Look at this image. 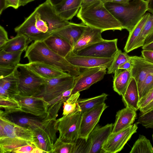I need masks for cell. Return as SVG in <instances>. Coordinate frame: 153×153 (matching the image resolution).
<instances>
[{"label": "cell", "mask_w": 153, "mask_h": 153, "mask_svg": "<svg viewBox=\"0 0 153 153\" xmlns=\"http://www.w3.org/2000/svg\"><path fill=\"white\" fill-rule=\"evenodd\" d=\"M71 23L60 17L54 7L46 1L37 7L14 30L17 34L25 35L32 41H43Z\"/></svg>", "instance_id": "6da1fadb"}, {"label": "cell", "mask_w": 153, "mask_h": 153, "mask_svg": "<svg viewBox=\"0 0 153 153\" xmlns=\"http://www.w3.org/2000/svg\"><path fill=\"white\" fill-rule=\"evenodd\" d=\"M76 16L86 25L100 30L102 32L123 29L120 23L100 0L81 6Z\"/></svg>", "instance_id": "7a4b0ae2"}, {"label": "cell", "mask_w": 153, "mask_h": 153, "mask_svg": "<svg viewBox=\"0 0 153 153\" xmlns=\"http://www.w3.org/2000/svg\"><path fill=\"white\" fill-rule=\"evenodd\" d=\"M29 62H42L66 72L75 77L81 72V68L75 66L66 59L56 54L43 41H34L25 51L24 56Z\"/></svg>", "instance_id": "3957f363"}, {"label": "cell", "mask_w": 153, "mask_h": 153, "mask_svg": "<svg viewBox=\"0 0 153 153\" xmlns=\"http://www.w3.org/2000/svg\"><path fill=\"white\" fill-rule=\"evenodd\" d=\"M107 9L120 23L123 29L129 32L140 21L148 10V1L132 0L126 4L106 2Z\"/></svg>", "instance_id": "277c9868"}, {"label": "cell", "mask_w": 153, "mask_h": 153, "mask_svg": "<svg viewBox=\"0 0 153 153\" xmlns=\"http://www.w3.org/2000/svg\"><path fill=\"white\" fill-rule=\"evenodd\" d=\"M60 108L57 104L50 105L48 108V119L41 126L32 130L35 138L34 142L45 153H53L58 131L56 118Z\"/></svg>", "instance_id": "5b68a950"}, {"label": "cell", "mask_w": 153, "mask_h": 153, "mask_svg": "<svg viewBox=\"0 0 153 153\" xmlns=\"http://www.w3.org/2000/svg\"><path fill=\"white\" fill-rule=\"evenodd\" d=\"M75 77L70 75L56 78L45 79V82L41 92L36 97H41L50 105L63 100L61 95L65 91L73 88Z\"/></svg>", "instance_id": "8992f818"}, {"label": "cell", "mask_w": 153, "mask_h": 153, "mask_svg": "<svg viewBox=\"0 0 153 153\" xmlns=\"http://www.w3.org/2000/svg\"><path fill=\"white\" fill-rule=\"evenodd\" d=\"M17 66L19 69V95L25 96H36L41 92L45 83V79L32 71L26 64L19 63Z\"/></svg>", "instance_id": "52a82bcc"}, {"label": "cell", "mask_w": 153, "mask_h": 153, "mask_svg": "<svg viewBox=\"0 0 153 153\" xmlns=\"http://www.w3.org/2000/svg\"><path fill=\"white\" fill-rule=\"evenodd\" d=\"M82 115L79 111L56 119L59 139L66 142H75L79 136Z\"/></svg>", "instance_id": "ba28073f"}, {"label": "cell", "mask_w": 153, "mask_h": 153, "mask_svg": "<svg viewBox=\"0 0 153 153\" xmlns=\"http://www.w3.org/2000/svg\"><path fill=\"white\" fill-rule=\"evenodd\" d=\"M117 39H103L89 45L74 53L79 56L110 58H113L118 50Z\"/></svg>", "instance_id": "9c48e42d"}, {"label": "cell", "mask_w": 153, "mask_h": 153, "mask_svg": "<svg viewBox=\"0 0 153 153\" xmlns=\"http://www.w3.org/2000/svg\"><path fill=\"white\" fill-rule=\"evenodd\" d=\"M107 68L104 67L84 68L75 77L71 94L88 89L93 84L102 80L106 74Z\"/></svg>", "instance_id": "30bf717a"}, {"label": "cell", "mask_w": 153, "mask_h": 153, "mask_svg": "<svg viewBox=\"0 0 153 153\" xmlns=\"http://www.w3.org/2000/svg\"><path fill=\"white\" fill-rule=\"evenodd\" d=\"M8 137L30 142L35 141L32 130L19 126L6 117L0 116V138Z\"/></svg>", "instance_id": "8fae6325"}, {"label": "cell", "mask_w": 153, "mask_h": 153, "mask_svg": "<svg viewBox=\"0 0 153 153\" xmlns=\"http://www.w3.org/2000/svg\"><path fill=\"white\" fill-rule=\"evenodd\" d=\"M137 123L115 133H111L103 145V153H116L121 151L132 135L137 132Z\"/></svg>", "instance_id": "7c38bea8"}, {"label": "cell", "mask_w": 153, "mask_h": 153, "mask_svg": "<svg viewBox=\"0 0 153 153\" xmlns=\"http://www.w3.org/2000/svg\"><path fill=\"white\" fill-rule=\"evenodd\" d=\"M15 98L19 103L22 112L37 117L47 116L49 104L42 97L35 96H25L19 95Z\"/></svg>", "instance_id": "4fadbf2b"}, {"label": "cell", "mask_w": 153, "mask_h": 153, "mask_svg": "<svg viewBox=\"0 0 153 153\" xmlns=\"http://www.w3.org/2000/svg\"><path fill=\"white\" fill-rule=\"evenodd\" d=\"M108 107L104 102L82 114L79 137L87 139L90 133L98 124L103 112Z\"/></svg>", "instance_id": "5bb4252c"}, {"label": "cell", "mask_w": 153, "mask_h": 153, "mask_svg": "<svg viewBox=\"0 0 153 153\" xmlns=\"http://www.w3.org/2000/svg\"><path fill=\"white\" fill-rule=\"evenodd\" d=\"M113 58H101L79 56L76 54L72 51L65 57L71 64L81 68L96 67H104L108 68L111 65Z\"/></svg>", "instance_id": "9a60e30c"}, {"label": "cell", "mask_w": 153, "mask_h": 153, "mask_svg": "<svg viewBox=\"0 0 153 153\" xmlns=\"http://www.w3.org/2000/svg\"><path fill=\"white\" fill-rule=\"evenodd\" d=\"M113 125L112 123L102 127L96 125L88 138L91 144L89 153H103L102 146L112 133Z\"/></svg>", "instance_id": "2e32d148"}, {"label": "cell", "mask_w": 153, "mask_h": 153, "mask_svg": "<svg viewBox=\"0 0 153 153\" xmlns=\"http://www.w3.org/2000/svg\"><path fill=\"white\" fill-rule=\"evenodd\" d=\"M129 58L132 65L130 70L131 76L135 79L138 90L149 74L153 72V64L142 56H132Z\"/></svg>", "instance_id": "e0dca14e"}, {"label": "cell", "mask_w": 153, "mask_h": 153, "mask_svg": "<svg viewBox=\"0 0 153 153\" xmlns=\"http://www.w3.org/2000/svg\"><path fill=\"white\" fill-rule=\"evenodd\" d=\"M35 74L45 79L56 78L69 75L68 73L42 62H33L26 64Z\"/></svg>", "instance_id": "ac0fdd59"}, {"label": "cell", "mask_w": 153, "mask_h": 153, "mask_svg": "<svg viewBox=\"0 0 153 153\" xmlns=\"http://www.w3.org/2000/svg\"><path fill=\"white\" fill-rule=\"evenodd\" d=\"M87 27L83 23H71L70 25L54 32L64 39L73 47Z\"/></svg>", "instance_id": "d6986e66"}, {"label": "cell", "mask_w": 153, "mask_h": 153, "mask_svg": "<svg viewBox=\"0 0 153 153\" xmlns=\"http://www.w3.org/2000/svg\"><path fill=\"white\" fill-rule=\"evenodd\" d=\"M137 115L136 111L128 107L118 111L116 115L112 133L118 132L133 124Z\"/></svg>", "instance_id": "ffe728a7"}, {"label": "cell", "mask_w": 153, "mask_h": 153, "mask_svg": "<svg viewBox=\"0 0 153 153\" xmlns=\"http://www.w3.org/2000/svg\"><path fill=\"white\" fill-rule=\"evenodd\" d=\"M102 31L100 29L88 26L82 34L73 47L74 53L95 43L102 40Z\"/></svg>", "instance_id": "44dd1931"}, {"label": "cell", "mask_w": 153, "mask_h": 153, "mask_svg": "<svg viewBox=\"0 0 153 153\" xmlns=\"http://www.w3.org/2000/svg\"><path fill=\"white\" fill-rule=\"evenodd\" d=\"M5 117L19 126L32 130L42 125L48 118V114L46 117H40L15 113Z\"/></svg>", "instance_id": "7402d4cb"}, {"label": "cell", "mask_w": 153, "mask_h": 153, "mask_svg": "<svg viewBox=\"0 0 153 153\" xmlns=\"http://www.w3.org/2000/svg\"><path fill=\"white\" fill-rule=\"evenodd\" d=\"M43 41L53 51L64 58L72 49V47L67 41L54 33Z\"/></svg>", "instance_id": "603a6c76"}, {"label": "cell", "mask_w": 153, "mask_h": 153, "mask_svg": "<svg viewBox=\"0 0 153 153\" xmlns=\"http://www.w3.org/2000/svg\"><path fill=\"white\" fill-rule=\"evenodd\" d=\"M82 1L64 0L53 7L57 14L64 19L68 21L77 14Z\"/></svg>", "instance_id": "cb8c5ba5"}, {"label": "cell", "mask_w": 153, "mask_h": 153, "mask_svg": "<svg viewBox=\"0 0 153 153\" xmlns=\"http://www.w3.org/2000/svg\"><path fill=\"white\" fill-rule=\"evenodd\" d=\"M113 88L120 95L125 94L132 78L130 70L118 69L114 72Z\"/></svg>", "instance_id": "d4e9b609"}, {"label": "cell", "mask_w": 153, "mask_h": 153, "mask_svg": "<svg viewBox=\"0 0 153 153\" xmlns=\"http://www.w3.org/2000/svg\"><path fill=\"white\" fill-rule=\"evenodd\" d=\"M139 100L137 84L135 79L132 77L125 94L122 96V100L126 107L137 111L139 109Z\"/></svg>", "instance_id": "484cf974"}, {"label": "cell", "mask_w": 153, "mask_h": 153, "mask_svg": "<svg viewBox=\"0 0 153 153\" xmlns=\"http://www.w3.org/2000/svg\"><path fill=\"white\" fill-rule=\"evenodd\" d=\"M18 73L17 65L11 74L0 79V86L4 89L10 96L15 97L20 94Z\"/></svg>", "instance_id": "4316f807"}, {"label": "cell", "mask_w": 153, "mask_h": 153, "mask_svg": "<svg viewBox=\"0 0 153 153\" xmlns=\"http://www.w3.org/2000/svg\"><path fill=\"white\" fill-rule=\"evenodd\" d=\"M32 42L25 35L17 34L15 37L9 39L0 47V50H2L7 52L25 51L29 44Z\"/></svg>", "instance_id": "83f0119b"}, {"label": "cell", "mask_w": 153, "mask_h": 153, "mask_svg": "<svg viewBox=\"0 0 153 153\" xmlns=\"http://www.w3.org/2000/svg\"><path fill=\"white\" fill-rule=\"evenodd\" d=\"M0 116L7 117L15 113L22 112L21 106L14 97L0 96Z\"/></svg>", "instance_id": "f1b7e54d"}, {"label": "cell", "mask_w": 153, "mask_h": 153, "mask_svg": "<svg viewBox=\"0 0 153 153\" xmlns=\"http://www.w3.org/2000/svg\"><path fill=\"white\" fill-rule=\"evenodd\" d=\"M149 13H146L135 25L129 35L124 48L125 52L128 53L133 50L136 42L140 36L143 27L150 15Z\"/></svg>", "instance_id": "f546056e"}, {"label": "cell", "mask_w": 153, "mask_h": 153, "mask_svg": "<svg viewBox=\"0 0 153 153\" xmlns=\"http://www.w3.org/2000/svg\"><path fill=\"white\" fill-rule=\"evenodd\" d=\"M32 142L8 137L0 138V153H12L21 147L31 144Z\"/></svg>", "instance_id": "4dcf8cb0"}, {"label": "cell", "mask_w": 153, "mask_h": 153, "mask_svg": "<svg viewBox=\"0 0 153 153\" xmlns=\"http://www.w3.org/2000/svg\"><path fill=\"white\" fill-rule=\"evenodd\" d=\"M108 95L103 93L101 94L87 99H79L78 102L82 114L104 103Z\"/></svg>", "instance_id": "1f68e13d"}, {"label": "cell", "mask_w": 153, "mask_h": 153, "mask_svg": "<svg viewBox=\"0 0 153 153\" xmlns=\"http://www.w3.org/2000/svg\"><path fill=\"white\" fill-rule=\"evenodd\" d=\"M23 51L7 52L0 50V65L16 66Z\"/></svg>", "instance_id": "d6a6232c"}, {"label": "cell", "mask_w": 153, "mask_h": 153, "mask_svg": "<svg viewBox=\"0 0 153 153\" xmlns=\"http://www.w3.org/2000/svg\"><path fill=\"white\" fill-rule=\"evenodd\" d=\"M130 153H153V147L149 140L140 134L134 143Z\"/></svg>", "instance_id": "836d02e7"}, {"label": "cell", "mask_w": 153, "mask_h": 153, "mask_svg": "<svg viewBox=\"0 0 153 153\" xmlns=\"http://www.w3.org/2000/svg\"><path fill=\"white\" fill-rule=\"evenodd\" d=\"M153 32V14H150L144 25L141 33L136 40L133 50L142 47L146 38Z\"/></svg>", "instance_id": "e575fe53"}, {"label": "cell", "mask_w": 153, "mask_h": 153, "mask_svg": "<svg viewBox=\"0 0 153 153\" xmlns=\"http://www.w3.org/2000/svg\"><path fill=\"white\" fill-rule=\"evenodd\" d=\"M80 95L79 92L72 94L65 101L63 102V116L78 111H81L78 102Z\"/></svg>", "instance_id": "d590c367"}, {"label": "cell", "mask_w": 153, "mask_h": 153, "mask_svg": "<svg viewBox=\"0 0 153 153\" xmlns=\"http://www.w3.org/2000/svg\"><path fill=\"white\" fill-rule=\"evenodd\" d=\"M130 56L126 52L118 50L114 55L110 66L108 68L107 73L111 74L118 70V68L129 59Z\"/></svg>", "instance_id": "8d00e7d4"}, {"label": "cell", "mask_w": 153, "mask_h": 153, "mask_svg": "<svg viewBox=\"0 0 153 153\" xmlns=\"http://www.w3.org/2000/svg\"><path fill=\"white\" fill-rule=\"evenodd\" d=\"M74 143L63 141L57 138L54 145L53 153H73Z\"/></svg>", "instance_id": "74e56055"}, {"label": "cell", "mask_w": 153, "mask_h": 153, "mask_svg": "<svg viewBox=\"0 0 153 153\" xmlns=\"http://www.w3.org/2000/svg\"><path fill=\"white\" fill-rule=\"evenodd\" d=\"M90 143L87 139L78 137L74 143L73 153H89Z\"/></svg>", "instance_id": "f35d334b"}, {"label": "cell", "mask_w": 153, "mask_h": 153, "mask_svg": "<svg viewBox=\"0 0 153 153\" xmlns=\"http://www.w3.org/2000/svg\"><path fill=\"white\" fill-rule=\"evenodd\" d=\"M137 123L146 128H153V108L144 113H140Z\"/></svg>", "instance_id": "ab89813d"}, {"label": "cell", "mask_w": 153, "mask_h": 153, "mask_svg": "<svg viewBox=\"0 0 153 153\" xmlns=\"http://www.w3.org/2000/svg\"><path fill=\"white\" fill-rule=\"evenodd\" d=\"M153 88V72H152L149 74L138 90L140 100L144 97Z\"/></svg>", "instance_id": "60d3db41"}, {"label": "cell", "mask_w": 153, "mask_h": 153, "mask_svg": "<svg viewBox=\"0 0 153 153\" xmlns=\"http://www.w3.org/2000/svg\"><path fill=\"white\" fill-rule=\"evenodd\" d=\"M153 100V88L143 98L140 99L139 102V110L148 105Z\"/></svg>", "instance_id": "b9f144b4"}, {"label": "cell", "mask_w": 153, "mask_h": 153, "mask_svg": "<svg viewBox=\"0 0 153 153\" xmlns=\"http://www.w3.org/2000/svg\"><path fill=\"white\" fill-rule=\"evenodd\" d=\"M16 66L0 65V79L11 74Z\"/></svg>", "instance_id": "7bdbcfd3"}, {"label": "cell", "mask_w": 153, "mask_h": 153, "mask_svg": "<svg viewBox=\"0 0 153 153\" xmlns=\"http://www.w3.org/2000/svg\"><path fill=\"white\" fill-rule=\"evenodd\" d=\"M9 39L7 32L1 25L0 26V47L3 46Z\"/></svg>", "instance_id": "ee69618b"}, {"label": "cell", "mask_w": 153, "mask_h": 153, "mask_svg": "<svg viewBox=\"0 0 153 153\" xmlns=\"http://www.w3.org/2000/svg\"><path fill=\"white\" fill-rule=\"evenodd\" d=\"M141 54L142 57L146 60L153 64V51L143 50Z\"/></svg>", "instance_id": "f6af8a7d"}, {"label": "cell", "mask_w": 153, "mask_h": 153, "mask_svg": "<svg viewBox=\"0 0 153 153\" xmlns=\"http://www.w3.org/2000/svg\"><path fill=\"white\" fill-rule=\"evenodd\" d=\"M5 9L11 7L15 9H17L19 6V0H5Z\"/></svg>", "instance_id": "bcb514c9"}, {"label": "cell", "mask_w": 153, "mask_h": 153, "mask_svg": "<svg viewBox=\"0 0 153 153\" xmlns=\"http://www.w3.org/2000/svg\"><path fill=\"white\" fill-rule=\"evenodd\" d=\"M132 65L130 59L121 65L118 68V69H123L130 70L132 68Z\"/></svg>", "instance_id": "7dc6e473"}, {"label": "cell", "mask_w": 153, "mask_h": 153, "mask_svg": "<svg viewBox=\"0 0 153 153\" xmlns=\"http://www.w3.org/2000/svg\"><path fill=\"white\" fill-rule=\"evenodd\" d=\"M100 0L105 3L106 2H112L126 4L129 3L131 0Z\"/></svg>", "instance_id": "c3c4849f"}, {"label": "cell", "mask_w": 153, "mask_h": 153, "mask_svg": "<svg viewBox=\"0 0 153 153\" xmlns=\"http://www.w3.org/2000/svg\"><path fill=\"white\" fill-rule=\"evenodd\" d=\"M153 108V100L146 106L140 110V113H143Z\"/></svg>", "instance_id": "681fc988"}, {"label": "cell", "mask_w": 153, "mask_h": 153, "mask_svg": "<svg viewBox=\"0 0 153 153\" xmlns=\"http://www.w3.org/2000/svg\"><path fill=\"white\" fill-rule=\"evenodd\" d=\"M142 48L143 50L153 51V41L149 43L144 44Z\"/></svg>", "instance_id": "f907efd6"}, {"label": "cell", "mask_w": 153, "mask_h": 153, "mask_svg": "<svg viewBox=\"0 0 153 153\" xmlns=\"http://www.w3.org/2000/svg\"><path fill=\"white\" fill-rule=\"evenodd\" d=\"M148 10V11L153 14V0H147Z\"/></svg>", "instance_id": "816d5d0a"}, {"label": "cell", "mask_w": 153, "mask_h": 153, "mask_svg": "<svg viewBox=\"0 0 153 153\" xmlns=\"http://www.w3.org/2000/svg\"><path fill=\"white\" fill-rule=\"evenodd\" d=\"M64 0H46L49 3L54 7L60 3Z\"/></svg>", "instance_id": "f5cc1de1"}, {"label": "cell", "mask_w": 153, "mask_h": 153, "mask_svg": "<svg viewBox=\"0 0 153 153\" xmlns=\"http://www.w3.org/2000/svg\"><path fill=\"white\" fill-rule=\"evenodd\" d=\"M153 41V32L146 39L144 44L149 43Z\"/></svg>", "instance_id": "db71d44e"}, {"label": "cell", "mask_w": 153, "mask_h": 153, "mask_svg": "<svg viewBox=\"0 0 153 153\" xmlns=\"http://www.w3.org/2000/svg\"><path fill=\"white\" fill-rule=\"evenodd\" d=\"M5 0H0V14H1L2 11L5 9Z\"/></svg>", "instance_id": "11a10c76"}, {"label": "cell", "mask_w": 153, "mask_h": 153, "mask_svg": "<svg viewBox=\"0 0 153 153\" xmlns=\"http://www.w3.org/2000/svg\"><path fill=\"white\" fill-rule=\"evenodd\" d=\"M35 0H19V6H24L27 3Z\"/></svg>", "instance_id": "9f6ffc18"}, {"label": "cell", "mask_w": 153, "mask_h": 153, "mask_svg": "<svg viewBox=\"0 0 153 153\" xmlns=\"http://www.w3.org/2000/svg\"><path fill=\"white\" fill-rule=\"evenodd\" d=\"M152 140H153V134L152 135Z\"/></svg>", "instance_id": "6f0895ef"}]
</instances>
